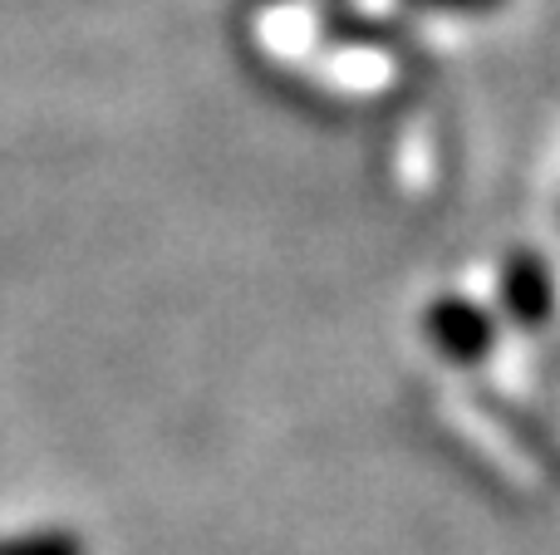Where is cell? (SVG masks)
I'll return each mask as SVG.
<instances>
[{
  "label": "cell",
  "instance_id": "obj_4",
  "mask_svg": "<svg viewBox=\"0 0 560 555\" xmlns=\"http://www.w3.org/2000/svg\"><path fill=\"white\" fill-rule=\"evenodd\" d=\"M418 5H443V10H492L502 0H418Z\"/></svg>",
  "mask_w": 560,
  "mask_h": 555
},
{
  "label": "cell",
  "instance_id": "obj_3",
  "mask_svg": "<svg viewBox=\"0 0 560 555\" xmlns=\"http://www.w3.org/2000/svg\"><path fill=\"white\" fill-rule=\"evenodd\" d=\"M0 555H94L74 527H30L0 536Z\"/></svg>",
  "mask_w": 560,
  "mask_h": 555
},
{
  "label": "cell",
  "instance_id": "obj_1",
  "mask_svg": "<svg viewBox=\"0 0 560 555\" xmlns=\"http://www.w3.org/2000/svg\"><path fill=\"white\" fill-rule=\"evenodd\" d=\"M423 334L443 359L453 364H482L497 344V320L467 295H438L423 310Z\"/></svg>",
  "mask_w": 560,
  "mask_h": 555
},
{
  "label": "cell",
  "instance_id": "obj_2",
  "mask_svg": "<svg viewBox=\"0 0 560 555\" xmlns=\"http://www.w3.org/2000/svg\"><path fill=\"white\" fill-rule=\"evenodd\" d=\"M502 305L512 320L522 324H541L556 305V285H551V271L536 251H512L502 265Z\"/></svg>",
  "mask_w": 560,
  "mask_h": 555
}]
</instances>
